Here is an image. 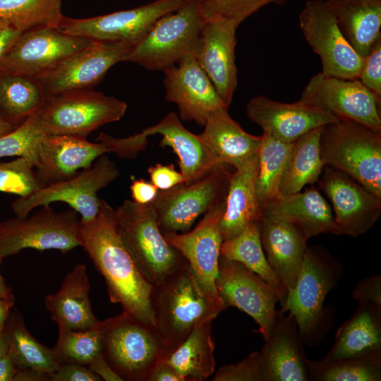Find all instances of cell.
Instances as JSON below:
<instances>
[{
  "mask_svg": "<svg viewBox=\"0 0 381 381\" xmlns=\"http://www.w3.org/2000/svg\"><path fill=\"white\" fill-rule=\"evenodd\" d=\"M259 224L267 260L287 294L299 274L307 240L290 223L262 217Z\"/></svg>",
  "mask_w": 381,
  "mask_h": 381,
  "instance_id": "25",
  "label": "cell"
},
{
  "mask_svg": "<svg viewBox=\"0 0 381 381\" xmlns=\"http://www.w3.org/2000/svg\"><path fill=\"white\" fill-rule=\"evenodd\" d=\"M79 241L104 277L110 301L155 326L152 284L140 272L122 238L116 210L101 199L96 217L86 222L80 220Z\"/></svg>",
  "mask_w": 381,
  "mask_h": 381,
  "instance_id": "1",
  "label": "cell"
},
{
  "mask_svg": "<svg viewBox=\"0 0 381 381\" xmlns=\"http://www.w3.org/2000/svg\"><path fill=\"white\" fill-rule=\"evenodd\" d=\"M1 258H0V265L2 262ZM14 297L11 289L8 287L6 284V282L0 273V298H13Z\"/></svg>",
  "mask_w": 381,
  "mask_h": 381,
  "instance_id": "55",
  "label": "cell"
},
{
  "mask_svg": "<svg viewBox=\"0 0 381 381\" xmlns=\"http://www.w3.org/2000/svg\"><path fill=\"white\" fill-rule=\"evenodd\" d=\"M20 125V124H19ZM19 125L12 123L5 120L0 121V135H4L14 130Z\"/></svg>",
  "mask_w": 381,
  "mask_h": 381,
  "instance_id": "56",
  "label": "cell"
},
{
  "mask_svg": "<svg viewBox=\"0 0 381 381\" xmlns=\"http://www.w3.org/2000/svg\"><path fill=\"white\" fill-rule=\"evenodd\" d=\"M203 126L199 135L219 164L236 169L258 154L261 135L245 131L227 108L212 112Z\"/></svg>",
  "mask_w": 381,
  "mask_h": 381,
  "instance_id": "29",
  "label": "cell"
},
{
  "mask_svg": "<svg viewBox=\"0 0 381 381\" xmlns=\"http://www.w3.org/2000/svg\"><path fill=\"white\" fill-rule=\"evenodd\" d=\"M90 289L87 267L79 264L65 276L58 291L47 295L45 307L57 325L86 329L97 324L99 320L91 307Z\"/></svg>",
  "mask_w": 381,
  "mask_h": 381,
  "instance_id": "30",
  "label": "cell"
},
{
  "mask_svg": "<svg viewBox=\"0 0 381 381\" xmlns=\"http://www.w3.org/2000/svg\"><path fill=\"white\" fill-rule=\"evenodd\" d=\"M47 136L35 111L14 130L0 135V157H23L35 169L41 145Z\"/></svg>",
  "mask_w": 381,
  "mask_h": 381,
  "instance_id": "42",
  "label": "cell"
},
{
  "mask_svg": "<svg viewBox=\"0 0 381 381\" xmlns=\"http://www.w3.org/2000/svg\"><path fill=\"white\" fill-rule=\"evenodd\" d=\"M258 155L235 169L231 174L219 231L224 241L240 234L248 224L259 222L262 212L256 195Z\"/></svg>",
  "mask_w": 381,
  "mask_h": 381,
  "instance_id": "28",
  "label": "cell"
},
{
  "mask_svg": "<svg viewBox=\"0 0 381 381\" xmlns=\"http://www.w3.org/2000/svg\"><path fill=\"white\" fill-rule=\"evenodd\" d=\"M214 381H264L260 351H255L241 361L221 367L213 377Z\"/></svg>",
  "mask_w": 381,
  "mask_h": 381,
  "instance_id": "45",
  "label": "cell"
},
{
  "mask_svg": "<svg viewBox=\"0 0 381 381\" xmlns=\"http://www.w3.org/2000/svg\"><path fill=\"white\" fill-rule=\"evenodd\" d=\"M299 26L320 56L326 75L358 79L364 58L350 44L324 0H309L299 14Z\"/></svg>",
  "mask_w": 381,
  "mask_h": 381,
  "instance_id": "12",
  "label": "cell"
},
{
  "mask_svg": "<svg viewBox=\"0 0 381 381\" xmlns=\"http://www.w3.org/2000/svg\"><path fill=\"white\" fill-rule=\"evenodd\" d=\"M150 182L159 190H166L185 183L183 174L172 164L157 163L147 169Z\"/></svg>",
  "mask_w": 381,
  "mask_h": 381,
  "instance_id": "47",
  "label": "cell"
},
{
  "mask_svg": "<svg viewBox=\"0 0 381 381\" xmlns=\"http://www.w3.org/2000/svg\"><path fill=\"white\" fill-rule=\"evenodd\" d=\"M324 166L341 171L381 198V135L349 120L323 126L320 140Z\"/></svg>",
  "mask_w": 381,
  "mask_h": 381,
  "instance_id": "5",
  "label": "cell"
},
{
  "mask_svg": "<svg viewBox=\"0 0 381 381\" xmlns=\"http://www.w3.org/2000/svg\"><path fill=\"white\" fill-rule=\"evenodd\" d=\"M334 283L329 267L307 248L296 283L287 291L281 310L294 317L300 333H308L318 325L325 299Z\"/></svg>",
  "mask_w": 381,
  "mask_h": 381,
  "instance_id": "23",
  "label": "cell"
},
{
  "mask_svg": "<svg viewBox=\"0 0 381 381\" xmlns=\"http://www.w3.org/2000/svg\"><path fill=\"white\" fill-rule=\"evenodd\" d=\"M293 143H286L263 133L258 151L256 195L262 212L279 197V188Z\"/></svg>",
  "mask_w": 381,
  "mask_h": 381,
  "instance_id": "38",
  "label": "cell"
},
{
  "mask_svg": "<svg viewBox=\"0 0 381 381\" xmlns=\"http://www.w3.org/2000/svg\"><path fill=\"white\" fill-rule=\"evenodd\" d=\"M97 327L103 357L121 380L149 381L170 353L155 326L126 312L99 320Z\"/></svg>",
  "mask_w": 381,
  "mask_h": 381,
  "instance_id": "3",
  "label": "cell"
},
{
  "mask_svg": "<svg viewBox=\"0 0 381 381\" xmlns=\"http://www.w3.org/2000/svg\"><path fill=\"white\" fill-rule=\"evenodd\" d=\"M188 0H156L134 8L86 18L64 16L57 28L67 34L92 41L134 46L162 16Z\"/></svg>",
  "mask_w": 381,
  "mask_h": 381,
  "instance_id": "13",
  "label": "cell"
},
{
  "mask_svg": "<svg viewBox=\"0 0 381 381\" xmlns=\"http://www.w3.org/2000/svg\"><path fill=\"white\" fill-rule=\"evenodd\" d=\"M246 113L263 133L286 143H293L316 128L340 121L332 113L316 107L298 101L279 102L262 95L248 101Z\"/></svg>",
  "mask_w": 381,
  "mask_h": 381,
  "instance_id": "22",
  "label": "cell"
},
{
  "mask_svg": "<svg viewBox=\"0 0 381 381\" xmlns=\"http://www.w3.org/2000/svg\"><path fill=\"white\" fill-rule=\"evenodd\" d=\"M380 276L366 277L355 288L353 298L361 303H373L380 307L381 305Z\"/></svg>",
  "mask_w": 381,
  "mask_h": 381,
  "instance_id": "49",
  "label": "cell"
},
{
  "mask_svg": "<svg viewBox=\"0 0 381 381\" xmlns=\"http://www.w3.org/2000/svg\"><path fill=\"white\" fill-rule=\"evenodd\" d=\"M380 352L328 363L307 360L309 377L322 381H378L381 380Z\"/></svg>",
  "mask_w": 381,
  "mask_h": 381,
  "instance_id": "41",
  "label": "cell"
},
{
  "mask_svg": "<svg viewBox=\"0 0 381 381\" xmlns=\"http://www.w3.org/2000/svg\"><path fill=\"white\" fill-rule=\"evenodd\" d=\"M8 25H10V23L8 20L0 18V31Z\"/></svg>",
  "mask_w": 381,
  "mask_h": 381,
  "instance_id": "58",
  "label": "cell"
},
{
  "mask_svg": "<svg viewBox=\"0 0 381 381\" xmlns=\"http://www.w3.org/2000/svg\"><path fill=\"white\" fill-rule=\"evenodd\" d=\"M150 303L155 327L170 353L226 308L204 292L188 262L152 284Z\"/></svg>",
  "mask_w": 381,
  "mask_h": 381,
  "instance_id": "2",
  "label": "cell"
},
{
  "mask_svg": "<svg viewBox=\"0 0 381 381\" xmlns=\"http://www.w3.org/2000/svg\"><path fill=\"white\" fill-rule=\"evenodd\" d=\"M42 187L34 167L26 159L18 157L0 163V192L25 198Z\"/></svg>",
  "mask_w": 381,
  "mask_h": 381,
  "instance_id": "44",
  "label": "cell"
},
{
  "mask_svg": "<svg viewBox=\"0 0 381 381\" xmlns=\"http://www.w3.org/2000/svg\"><path fill=\"white\" fill-rule=\"evenodd\" d=\"M205 23L195 0L166 14L133 46L124 61L149 71H164L195 54Z\"/></svg>",
  "mask_w": 381,
  "mask_h": 381,
  "instance_id": "6",
  "label": "cell"
},
{
  "mask_svg": "<svg viewBox=\"0 0 381 381\" xmlns=\"http://www.w3.org/2000/svg\"><path fill=\"white\" fill-rule=\"evenodd\" d=\"M122 238L143 276L155 284L187 260L164 238L152 203L126 200L116 210Z\"/></svg>",
  "mask_w": 381,
  "mask_h": 381,
  "instance_id": "7",
  "label": "cell"
},
{
  "mask_svg": "<svg viewBox=\"0 0 381 381\" xmlns=\"http://www.w3.org/2000/svg\"><path fill=\"white\" fill-rule=\"evenodd\" d=\"M15 298H0V332H3L6 322L14 305Z\"/></svg>",
  "mask_w": 381,
  "mask_h": 381,
  "instance_id": "54",
  "label": "cell"
},
{
  "mask_svg": "<svg viewBox=\"0 0 381 381\" xmlns=\"http://www.w3.org/2000/svg\"><path fill=\"white\" fill-rule=\"evenodd\" d=\"M79 228L78 214L73 210L57 212L50 205L42 206L30 217L1 222L0 258L27 248L66 253L80 246Z\"/></svg>",
  "mask_w": 381,
  "mask_h": 381,
  "instance_id": "11",
  "label": "cell"
},
{
  "mask_svg": "<svg viewBox=\"0 0 381 381\" xmlns=\"http://www.w3.org/2000/svg\"><path fill=\"white\" fill-rule=\"evenodd\" d=\"M218 167L199 180L159 190L152 202L162 231H189L202 214L225 202L232 172Z\"/></svg>",
  "mask_w": 381,
  "mask_h": 381,
  "instance_id": "10",
  "label": "cell"
},
{
  "mask_svg": "<svg viewBox=\"0 0 381 381\" xmlns=\"http://www.w3.org/2000/svg\"><path fill=\"white\" fill-rule=\"evenodd\" d=\"M59 337L53 348L60 364L77 363L92 370L105 361L97 325L86 329H71L58 325Z\"/></svg>",
  "mask_w": 381,
  "mask_h": 381,
  "instance_id": "40",
  "label": "cell"
},
{
  "mask_svg": "<svg viewBox=\"0 0 381 381\" xmlns=\"http://www.w3.org/2000/svg\"><path fill=\"white\" fill-rule=\"evenodd\" d=\"M63 16L61 0H0V18L21 33L57 27Z\"/></svg>",
  "mask_w": 381,
  "mask_h": 381,
  "instance_id": "39",
  "label": "cell"
},
{
  "mask_svg": "<svg viewBox=\"0 0 381 381\" xmlns=\"http://www.w3.org/2000/svg\"><path fill=\"white\" fill-rule=\"evenodd\" d=\"M238 27L235 23L224 19L205 22L194 54L227 107L231 103L238 85L235 56Z\"/></svg>",
  "mask_w": 381,
  "mask_h": 381,
  "instance_id": "21",
  "label": "cell"
},
{
  "mask_svg": "<svg viewBox=\"0 0 381 381\" xmlns=\"http://www.w3.org/2000/svg\"><path fill=\"white\" fill-rule=\"evenodd\" d=\"M0 229H1V222H0Z\"/></svg>",
  "mask_w": 381,
  "mask_h": 381,
  "instance_id": "60",
  "label": "cell"
},
{
  "mask_svg": "<svg viewBox=\"0 0 381 381\" xmlns=\"http://www.w3.org/2000/svg\"><path fill=\"white\" fill-rule=\"evenodd\" d=\"M2 120V118H1V114H0V121Z\"/></svg>",
  "mask_w": 381,
  "mask_h": 381,
  "instance_id": "59",
  "label": "cell"
},
{
  "mask_svg": "<svg viewBox=\"0 0 381 381\" xmlns=\"http://www.w3.org/2000/svg\"><path fill=\"white\" fill-rule=\"evenodd\" d=\"M45 95L35 78L0 73V114L3 120L19 125L44 103Z\"/></svg>",
  "mask_w": 381,
  "mask_h": 381,
  "instance_id": "37",
  "label": "cell"
},
{
  "mask_svg": "<svg viewBox=\"0 0 381 381\" xmlns=\"http://www.w3.org/2000/svg\"><path fill=\"white\" fill-rule=\"evenodd\" d=\"M92 40L43 27L20 33L0 63V73L32 78L53 68Z\"/></svg>",
  "mask_w": 381,
  "mask_h": 381,
  "instance_id": "16",
  "label": "cell"
},
{
  "mask_svg": "<svg viewBox=\"0 0 381 381\" xmlns=\"http://www.w3.org/2000/svg\"><path fill=\"white\" fill-rule=\"evenodd\" d=\"M20 33L11 25L0 31V63Z\"/></svg>",
  "mask_w": 381,
  "mask_h": 381,
  "instance_id": "53",
  "label": "cell"
},
{
  "mask_svg": "<svg viewBox=\"0 0 381 381\" xmlns=\"http://www.w3.org/2000/svg\"><path fill=\"white\" fill-rule=\"evenodd\" d=\"M224 207L225 202L207 211L198 224L190 231L162 232L167 241L187 260L204 292L225 306L217 294L215 284L223 242L219 224Z\"/></svg>",
  "mask_w": 381,
  "mask_h": 381,
  "instance_id": "19",
  "label": "cell"
},
{
  "mask_svg": "<svg viewBox=\"0 0 381 381\" xmlns=\"http://www.w3.org/2000/svg\"><path fill=\"white\" fill-rule=\"evenodd\" d=\"M52 381H99L102 379L87 366L71 363H61L50 375Z\"/></svg>",
  "mask_w": 381,
  "mask_h": 381,
  "instance_id": "48",
  "label": "cell"
},
{
  "mask_svg": "<svg viewBox=\"0 0 381 381\" xmlns=\"http://www.w3.org/2000/svg\"><path fill=\"white\" fill-rule=\"evenodd\" d=\"M294 317H284L282 310L276 318L265 344L260 351L264 381H306L309 377L307 359Z\"/></svg>",
  "mask_w": 381,
  "mask_h": 381,
  "instance_id": "24",
  "label": "cell"
},
{
  "mask_svg": "<svg viewBox=\"0 0 381 381\" xmlns=\"http://www.w3.org/2000/svg\"><path fill=\"white\" fill-rule=\"evenodd\" d=\"M19 368L8 353L0 358V381H16Z\"/></svg>",
  "mask_w": 381,
  "mask_h": 381,
  "instance_id": "52",
  "label": "cell"
},
{
  "mask_svg": "<svg viewBox=\"0 0 381 381\" xmlns=\"http://www.w3.org/2000/svg\"><path fill=\"white\" fill-rule=\"evenodd\" d=\"M205 22L224 19L239 25L265 6L289 0H195Z\"/></svg>",
  "mask_w": 381,
  "mask_h": 381,
  "instance_id": "43",
  "label": "cell"
},
{
  "mask_svg": "<svg viewBox=\"0 0 381 381\" xmlns=\"http://www.w3.org/2000/svg\"><path fill=\"white\" fill-rule=\"evenodd\" d=\"M298 101L327 111L339 120L355 121L381 132L380 99L358 79L319 73L310 78Z\"/></svg>",
  "mask_w": 381,
  "mask_h": 381,
  "instance_id": "14",
  "label": "cell"
},
{
  "mask_svg": "<svg viewBox=\"0 0 381 381\" xmlns=\"http://www.w3.org/2000/svg\"><path fill=\"white\" fill-rule=\"evenodd\" d=\"M147 137L143 131L122 138L101 133L92 143L80 136L48 135L40 147L37 177L42 187L71 178L109 152L135 159L146 148Z\"/></svg>",
  "mask_w": 381,
  "mask_h": 381,
  "instance_id": "4",
  "label": "cell"
},
{
  "mask_svg": "<svg viewBox=\"0 0 381 381\" xmlns=\"http://www.w3.org/2000/svg\"><path fill=\"white\" fill-rule=\"evenodd\" d=\"M322 128H316L294 142L279 185V196L300 192L306 185L318 181L325 167L320 147Z\"/></svg>",
  "mask_w": 381,
  "mask_h": 381,
  "instance_id": "35",
  "label": "cell"
},
{
  "mask_svg": "<svg viewBox=\"0 0 381 381\" xmlns=\"http://www.w3.org/2000/svg\"><path fill=\"white\" fill-rule=\"evenodd\" d=\"M143 132L147 136L160 135V145L171 147L178 157L180 172L186 184L192 183L214 169L224 166L215 160L199 134L195 135L186 128L174 111Z\"/></svg>",
  "mask_w": 381,
  "mask_h": 381,
  "instance_id": "26",
  "label": "cell"
},
{
  "mask_svg": "<svg viewBox=\"0 0 381 381\" xmlns=\"http://www.w3.org/2000/svg\"><path fill=\"white\" fill-rule=\"evenodd\" d=\"M131 46L92 41L53 68L35 78L46 97L91 89L114 64L123 61Z\"/></svg>",
  "mask_w": 381,
  "mask_h": 381,
  "instance_id": "18",
  "label": "cell"
},
{
  "mask_svg": "<svg viewBox=\"0 0 381 381\" xmlns=\"http://www.w3.org/2000/svg\"><path fill=\"white\" fill-rule=\"evenodd\" d=\"M8 353L20 370H30L50 378L60 365L54 349L35 339L27 329L18 311L10 312L4 329Z\"/></svg>",
  "mask_w": 381,
  "mask_h": 381,
  "instance_id": "33",
  "label": "cell"
},
{
  "mask_svg": "<svg viewBox=\"0 0 381 381\" xmlns=\"http://www.w3.org/2000/svg\"><path fill=\"white\" fill-rule=\"evenodd\" d=\"M380 307L375 304L362 303L355 314L338 329L332 348L320 362L328 363L380 352Z\"/></svg>",
  "mask_w": 381,
  "mask_h": 381,
  "instance_id": "31",
  "label": "cell"
},
{
  "mask_svg": "<svg viewBox=\"0 0 381 381\" xmlns=\"http://www.w3.org/2000/svg\"><path fill=\"white\" fill-rule=\"evenodd\" d=\"M212 322H206L194 329L165 359L184 381H203L214 373Z\"/></svg>",
  "mask_w": 381,
  "mask_h": 381,
  "instance_id": "34",
  "label": "cell"
},
{
  "mask_svg": "<svg viewBox=\"0 0 381 381\" xmlns=\"http://www.w3.org/2000/svg\"><path fill=\"white\" fill-rule=\"evenodd\" d=\"M262 217L294 225L306 240L320 234L332 233L334 224L329 205L314 188L277 197L265 206Z\"/></svg>",
  "mask_w": 381,
  "mask_h": 381,
  "instance_id": "27",
  "label": "cell"
},
{
  "mask_svg": "<svg viewBox=\"0 0 381 381\" xmlns=\"http://www.w3.org/2000/svg\"><path fill=\"white\" fill-rule=\"evenodd\" d=\"M163 71L165 99L176 105L181 120L194 121L203 126L212 112L229 108L218 95L194 54Z\"/></svg>",
  "mask_w": 381,
  "mask_h": 381,
  "instance_id": "20",
  "label": "cell"
},
{
  "mask_svg": "<svg viewBox=\"0 0 381 381\" xmlns=\"http://www.w3.org/2000/svg\"><path fill=\"white\" fill-rule=\"evenodd\" d=\"M259 222L248 224L236 236L224 241L220 248V255L241 263L261 277L279 294L282 306L286 291L267 260L261 243Z\"/></svg>",
  "mask_w": 381,
  "mask_h": 381,
  "instance_id": "36",
  "label": "cell"
},
{
  "mask_svg": "<svg viewBox=\"0 0 381 381\" xmlns=\"http://www.w3.org/2000/svg\"><path fill=\"white\" fill-rule=\"evenodd\" d=\"M119 175L116 164L104 155L90 168L73 177L44 186L27 197H19L12 203V209L16 217L24 218L35 207L63 202L80 214L81 222H90L96 217L99 210L101 199L97 197V192Z\"/></svg>",
  "mask_w": 381,
  "mask_h": 381,
  "instance_id": "9",
  "label": "cell"
},
{
  "mask_svg": "<svg viewBox=\"0 0 381 381\" xmlns=\"http://www.w3.org/2000/svg\"><path fill=\"white\" fill-rule=\"evenodd\" d=\"M149 381H184L176 370L165 360L154 369Z\"/></svg>",
  "mask_w": 381,
  "mask_h": 381,
  "instance_id": "51",
  "label": "cell"
},
{
  "mask_svg": "<svg viewBox=\"0 0 381 381\" xmlns=\"http://www.w3.org/2000/svg\"><path fill=\"white\" fill-rule=\"evenodd\" d=\"M130 186L133 201L141 205L151 203L157 197L159 190L150 182L140 178L131 176Z\"/></svg>",
  "mask_w": 381,
  "mask_h": 381,
  "instance_id": "50",
  "label": "cell"
},
{
  "mask_svg": "<svg viewBox=\"0 0 381 381\" xmlns=\"http://www.w3.org/2000/svg\"><path fill=\"white\" fill-rule=\"evenodd\" d=\"M8 353V343L4 332H0V358Z\"/></svg>",
  "mask_w": 381,
  "mask_h": 381,
  "instance_id": "57",
  "label": "cell"
},
{
  "mask_svg": "<svg viewBox=\"0 0 381 381\" xmlns=\"http://www.w3.org/2000/svg\"><path fill=\"white\" fill-rule=\"evenodd\" d=\"M329 9L354 50L362 57L381 37V0H327Z\"/></svg>",
  "mask_w": 381,
  "mask_h": 381,
  "instance_id": "32",
  "label": "cell"
},
{
  "mask_svg": "<svg viewBox=\"0 0 381 381\" xmlns=\"http://www.w3.org/2000/svg\"><path fill=\"white\" fill-rule=\"evenodd\" d=\"M358 80L381 99V37L364 57Z\"/></svg>",
  "mask_w": 381,
  "mask_h": 381,
  "instance_id": "46",
  "label": "cell"
},
{
  "mask_svg": "<svg viewBox=\"0 0 381 381\" xmlns=\"http://www.w3.org/2000/svg\"><path fill=\"white\" fill-rule=\"evenodd\" d=\"M126 109L122 100L83 89L46 97L35 113L47 135L87 138L102 126L121 119Z\"/></svg>",
  "mask_w": 381,
  "mask_h": 381,
  "instance_id": "8",
  "label": "cell"
},
{
  "mask_svg": "<svg viewBox=\"0 0 381 381\" xmlns=\"http://www.w3.org/2000/svg\"><path fill=\"white\" fill-rule=\"evenodd\" d=\"M318 180L334 211L332 233L357 237L366 233L378 220L381 198L348 174L325 166Z\"/></svg>",
  "mask_w": 381,
  "mask_h": 381,
  "instance_id": "17",
  "label": "cell"
},
{
  "mask_svg": "<svg viewBox=\"0 0 381 381\" xmlns=\"http://www.w3.org/2000/svg\"><path fill=\"white\" fill-rule=\"evenodd\" d=\"M215 284L225 306L236 307L250 315L266 340L276 318V303L281 301L276 291L241 263L222 255Z\"/></svg>",
  "mask_w": 381,
  "mask_h": 381,
  "instance_id": "15",
  "label": "cell"
}]
</instances>
